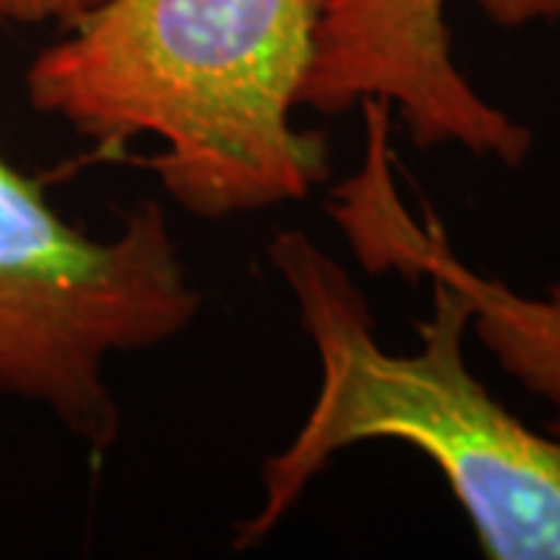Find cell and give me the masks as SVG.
Wrapping results in <instances>:
<instances>
[{
    "mask_svg": "<svg viewBox=\"0 0 560 560\" xmlns=\"http://www.w3.org/2000/svg\"><path fill=\"white\" fill-rule=\"evenodd\" d=\"M318 0H103L25 69V97L103 156L156 138L147 165L202 221L312 197L330 147L293 125Z\"/></svg>",
    "mask_w": 560,
    "mask_h": 560,
    "instance_id": "cell-1",
    "label": "cell"
},
{
    "mask_svg": "<svg viewBox=\"0 0 560 560\" xmlns=\"http://www.w3.org/2000/svg\"><path fill=\"white\" fill-rule=\"evenodd\" d=\"M268 261L287 283L318 355V393L300 430L261 464V504L234 548L271 536L346 448L405 442L442 474L492 560H560V411L536 430L467 368L470 302L430 278L433 312L418 349L389 352L368 302L334 256L302 231H278Z\"/></svg>",
    "mask_w": 560,
    "mask_h": 560,
    "instance_id": "cell-2",
    "label": "cell"
},
{
    "mask_svg": "<svg viewBox=\"0 0 560 560\" xmlns=\"http://www.w3.org/2000/svg\"><path fill=\"white\" fill-rule=\"evenodd\" d=\"M200 312L162 202L91 237L0 153V399L38 405L103 458L121 430L109 359L160 349Z\"/></svg>",
    "mask_w": 560,
    "mask_h": 560,
    "instance_id": "cell-3",
    "label": "cell"
},
{
    "mask_svg": "<svg viewBox=\"0 0 560 560\" xmlns=\"http://www.w3.org/2000/svg\"><path fill=\"white\" fill-rule=\"evenodd\" d=\"M499 28L560 22V0H477ZM448 0H318L315 54L300 109L340 116L383 101L418 150L455 143L521 168L536 135L464 79L452 54Z\"/></svg>",
    "mask_w": 560,
    "mask_h": 560,
    "instance_id": "cell-4",
    "label": "cell"
},
{
    "mask_svg": "<svg viewBox=\"0 0 560 560\" xmlns=\"http://www.w3.org/2000/svg\"><path fill=\"white\" fill-rule=\"evenodd\" d=\"M361 113L364 160L327 202L352 256L368 275L393 271L415 283H452L470 302V334L495 355L501 371L560 411V283H551L545 296H523L458 259L436 212L423 202L415 219L401 200L389 153V103H361Z\"/></svg>",
    "mask_w": 560,
    "mask_h": 560,
    "instance_id": "cell-5",
    "label": "cell"
},
{
    "mask_svg": "<svg viewBox=\"0 0 560 560\" xmlns=\"http://www.w3.org/2000/svg\"><path fill=\"white\" fill-rule=\"evenodd\" d=\"M97 3L103 0H0V22L69 28L84 13H91Z\"/></svg>",
    "mask_w": 560,
    "mask_h": 560,
    "instance_id": "cell-6",
    "label": "cell"
}]
</instances>
